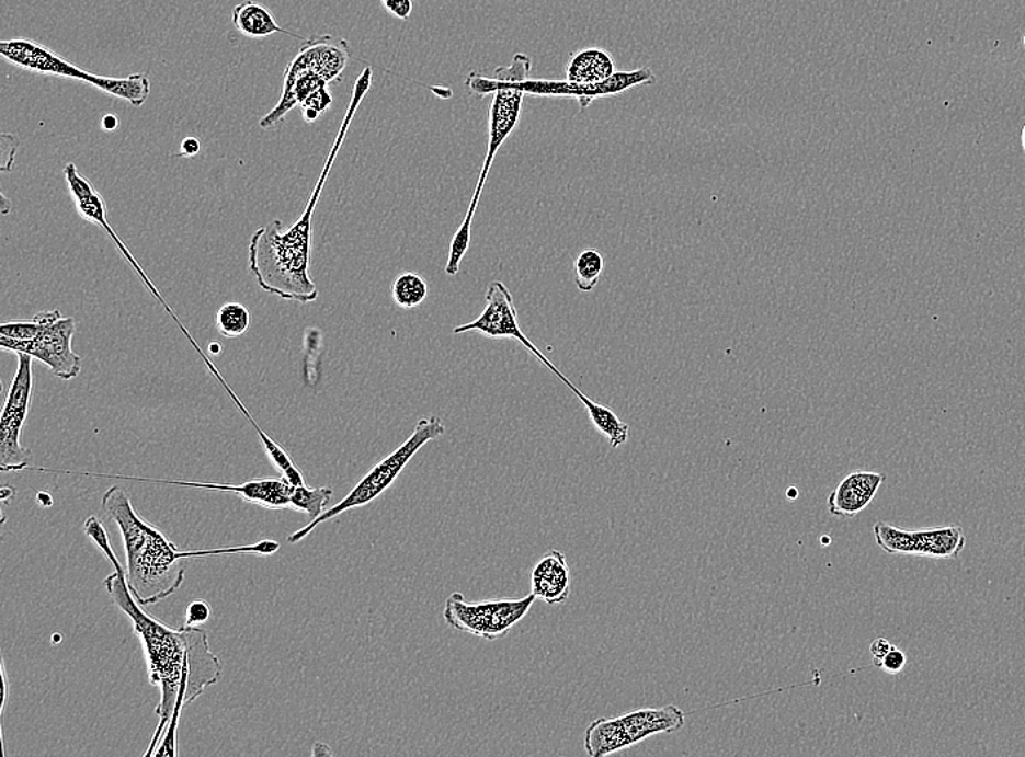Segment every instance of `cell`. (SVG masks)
<instances>
[{"instance_id": "obj_7", "label": "cell", "mask_w": 1025, "mask_h": 757, "mask_svg": "<svg viewBox=\"0 0 1025 757\" xmlns=\"http://www.w3.org/2000/svg\"><path fill=\"white\" fill-rule=\"evenodd\" d=\"M38 331L33 340L18 341L0 335L3 352L26 354L46 365L59 379L72 380L81 374L82 357L73 352L77 325L73 318H65L59 309L42 311L34 317Z\"/></svg>"}, {"instance_id": "obj_28", "label": "cell", "mask_w": 1025, "mask_h": 757, "mask_svg": "<svg viewBox=\"0 0 1025 757\" xmlns=\"http://www.w3.org/2000/svg\"><path fill=\"white\" fill-rule=\"evenodd\" d=\"M212 617L210 605L206 600L191 601L186 608L184 627L197 628L206 623Z\"/></svg>"}, {"instance_id": "obj_38", "label": "cell", "mask_w": 1025, "mask_h": 757, "mask_svg": "<svg viewBox=\"0 0 1025 757\" xmlns=\"http://www.w3.org/2000/svg\"><path fill=\"white\" fill-rule=\"evenodd\" d=\"M15 495V489L13 486L3 485L2 486V500L8 502L9 498H12Z\"/></svg>"}, {"instance_id": "obj_24", "label": "cell", "mask_w": 1025, "mask_h": 757, "mask_svg": "<svg viewBox=\"0 0 1025 757\" xmlns=\"http://www.w3.org/2000/svg\"><path fill=\"white\" fill-rule=\"evenodd\" d=\"M250 324V311L241 303H226L217 311L216 330L226 339L246 334Z\"/></svg>"}, {"instance_id": "obj_13", "label": "cell", "mask_w": 1025, "mask_h": 757, "mask_svg": "<svg viewBox=\"0 0 1025 757\" xmlns=\"http://www.w3.org/2000/svg\"><path fill=\"white\" fill-rule=\"evenodd\" d=\"M657 78L649 68L631 70V72H615L606 81L599 83H574L570 81H531L523 82L526 95L561 96V99H576L581 108L590 107L594 100L624 94L633 88L652 85Z\"/></svg>"}, {"instance_id": "obj_17", "label": "cell", "mask_w": 1025, "mask_h": 757, "mask_svg": "<svg viewBox=\"0 0 1025 757\" xmlns=\"http://www.w3.org/2000/svg\"><path fill=\"white\" fill-rule=\"evenodd\" d=\"M532 595L548 605L563 604L570 596V569L557 549L545 553L532 571Z\"/></svg>"}, {"instance_id": "obj_34", "label": "cell", "mask_w": 1025, "mask_h": 757, "mask_svg": "<svg viewBox=\"0 0 1025 757\" xmlns=\"http://www.w3.org/2000/svg\"><path fill=\"white\" fill-rule=\"evenodd\" d=\"M118 127V118L115 115H105L102 118V128L106 131H114Z\"/></svg>"}, {"instance_id": "obj_33", "label": "cell", "mask_w": 1025, "mask_h": 757, "mask_svg": "<svg viewBox=\"0 0 1025 757\" xmlns=\"http://www.w3.org/2000/svg\"><path fill=\"white\" fill-rule=\"evenodd\" d=\"M200 149H202V145H200L198 139H195V137H186L183 144H181V152L176 153V158L195 157V154L200 152Z\"/></svg>"}, {"instance_id": "obj_23", "label": "cell", "mask_w": 1025, "mask_h": 757, "mask_svg": "<svg viewBox=\"0 0 1025 757\" xmlns=\"http://www.w3.org/2000/svg\"><path fill=\"white\" fill-rule=\"evenodd\" d=\"M429 286L423 277L415 273H403L395 278L392 298L402 309L419 308L428 299Z\"/></svg>"}, {"instance_id": "obj_16", "label": "cell", "mask_w": 1025, "mask_h": 757, "mask_svg": "<svg viewBox=\"0 0 1025 757\" xmlns=\"http://www.w3.org/2000/svg\"><path fill=\"white\" fill-rule=\"evenodd\" d=\"M631 746L656 734H672L685 725V714L676 706L647 708L618 716Z\"/></svg>"}, {"instance_id": "obj_29", "label": "cell", "mask_w": 1025, "mask_h": 757, "mask_svg": "<svg viewBox=\"0 0 1025 757\" xmlns=\"http://www.w3.org/2000/svg\"><path fill=\"white\" fill-rule=\"evenodd\" d=\"M908 658L907 654L898 647H893L886 654V657L881 659V663L878 664V668L889 673V675H899L907 666Z\"/></svg>"}, {"instance_id": "obj_25", "label": "cell", "mask_w": 1025, "mask_h": 757, "mask_svg": "<svg viewBox=\"0 0 1025 757\" xmlns=\"http://www.w3.org/2000/svg\"><path fill=\"white\" fill-rule=\"evenodd\" d=\"M605 260L596 250H585L576 260V286L580 291H592L597 286Z\"/></svg>"}, {"instance_id": "obj_40", "label": "cell", "mask_w": 1025, "mask_h": 757, "mask_svg": "<svg viewBox=\"0 0 1025 757\" xmlns=\"http://www.w3.org/2000/svg\"><path fill=\"white\" fill-rule=\"evenodd\" d=\"M787 497L789 500H796L798 497V490L796 486H791V489L787 490Z\"/></svg>"}, {"instance_id": "obj_37", "label": "cell", "mask_w": 1025, "mask_h": 757, "mask_svg": "<svg viewBox=\"0 0 1025 757\" xmlns=\"http://www.w3.org/2000/svg\"><path fill=\"white\" fill-rule=\"evenodd\" d=\"M0 202H2V206H0V210H2V215L7 216L11 214L12 203L8 200L7 196H4L3 193L0 194Z\"/></svg>"}, {"instance_id": "obj_5", "label": "cell", "mask_w": 1025, "mask_h": 757, "mask_svg": "<svg viewBox=\"0 0 1025 757\" xmlns=\"http://www.w3.org/2000/svg\"><path fill=\"white\" fill-rule=\"evenodd\" d=\"M445 432L446 427L441 418L434 417V415H428V417L421 418L420 422L417 423L411 436L408 437L397 450H394L392 454L386 456L384 460L375 464L340 503L327 508L321 516L310 521L305 528L292 534L291 537L287 538V542L297 543L304 541L319 525L326 524V521L332 520L334 517L343 515V513L348 511H352V508L365 507L367 504H371L373 500L379 497V495L384 494L385 491L394 484L399 473L403 471V468L414 458L417 451H419L421 447L428 445L429 441L436 440V438L443 436Z\"/></svg>"}, {"instance_id": "obj_31", "label": "cell", "mask_w": 1025, "mask_h": 757, "mask_svg": "<svg viewBox=\"0 0 1025 757\" xmlns=\"http://www.w3.org/2000/svg\"><path fill=\"white\" fill-rule=\"evenodd\" d=\"M381 4L390 15L403 21L411 16L412 8H414L412 0H381Z\"/></svg>"}, {"instance_id": "obj_1", "label": "cell", "mask_w": 1025, "mask_h": 757, "mask_svg": "<svg viewBox=\"0 0 1025 757\" xmlns=\"http://www.w3.org/2000/svg\"><path fill=\"white\" fill-rule=\"evenodd\" d=\"M114 573L104 586L114 605L126 613L144 645L150 685L161 690L157 707L159 723L145 756H179L176 729L181 712L220 680V659L208 647L206 631L181 627L179 630L150 617L128 587L126 570L117 555L111 558Z\"/></svg>"}, {"instance_id": "obj_10", "label": "cell", "mask_w": 1025, "mask_h": 757, "mask_svg": "<svg viewBox=\"0 0 1025 757\" xmlns=\"http://www.w3.org/2000/svg\"><path fill=\"white\" fill-rule=\"evenodd\" d=\"M29 471L48 472V473H69V475H83L95 478H114V480L148 482V484H167L180 486H193V489L220 491V493H230L238 495L246 503L257 504L269 511H293L295 512L296 485L284 480V478H264V480L250 481L246 484H213V482H191L172 481L163 478H144L128 475H111V473L79 472V471H59V469L29 467Z\"/></svg>"}, {"instance_id": "obj_39", "label": "cell", "mask_w": 1025, "mask_h": 757, "mask_svg": "<svg viewBox=\"0 0 1025 757\" xmlns=\"http://www.w3.org/2000/svg\"><path fill=\"white\" fill-rule=\"evenodd\" d=\"M208 349H210L212 354H215V356H217V354L221 353V349H224V347H221L220 344L212 343L210 345H208Z\"/></svg>"}, {"instance_id": "obj_9", "label": "cell", "mask_w": 1025, "mask_h": 757, "mask_svg": "<svg viewBox=\"0 0 1025 757\" xmlns=\"http://www.w3.org/2000/svg\"><path fill=\"white\" fill-rule=\"evenodd\" d=\"M33 360L26 354H18V367L11 380L2 418H0V467L2 472H16L29 464L31 454L21 446V434L33 402Z\"/></svg>"}, {"instance_id": "obj_27", "label": "cell", "mask_w": 1025, "mask_h": 757, "mask_svg": "<svg viewBox=\"0 0 1025 757\" xmlns=\"http://www.w3.org/2000/svg\"><path fill=\"white\" fill-rule=\"evenodd\" d=\"M83 530H86L87 537L104 553L106 560L110 561L111 558L115 557L114 549L111 547L109 534H106L104 525H102V521L98 519L96 516L88 517L86 524H83Z\"/></svg>"}, {"instance_id": "obj_21", "label": "cell", "mask_w": 1025, "mask_h": 757, "mask_svg": "<svg viewBox=\"0 0 1025 757\" xmlns=\"http://www.w3.org/2000/svg\"><path fill=\"white\" fill-rule=\"evenodd\" d=\"M232 21L239 33L250 38L269 37V35L276 33L293 35L284 31L282 26L277 24L272 12H270L267 8H264L263 4L252 2V0L239 3L238 7L234 9Z\"/></svg>"}, {"instance_id": "obj_19", "label": "cell", "mask_w": 1025, "mask_h": 757, "mask_svg": "<svg viewBox=\"0 0 1025 757\" xmlns=\"http://www.w3.org/2000/svg\"><path fill=\"white\" fill-rule=\"evenodd\" d=\"M614 73V57L602 48H588L576 53L567 66V81L584 85L606 81Z\"/></svg>"}, {"instance_id": "obj_26", "label": "cell", "mask_w": 1025, "mask_h": 757, "mask_svg": "<svg viewBox=\"0 0 1025 757\" xmlns=\"http://www.w3.org/2000/svg\"><path fill=\"white\" fill-rule=\"evenodd\" d=\"M331 104L332 95L330 90H328V87H323L321 90L315 91L314 94H310L308 99H306L304 103L300 104L305 122H317L319 115L326 113V111L331 107Z\"/></svg>"}, {"instance_id": "obj_15", "label": "cell", "mask_w": 1025, "mask_h": 757, "mask_svg": "<svg viewBox=\"0 0 1025 757\" xmlns=\"http://www.w3.org/2000/svg\"><path fill=\"white\" fill-rule=\"evenodd\" d=\"M352 51L349 43L343 38H334L331 35L308 39L300 47L295 57L305 68L314 70L319 77L326 79L328 83L340 81L345 68H348Z\"/></svg>"}, {"instance_id": "obj_12", "label": "cell", "mask_w": 1025, "mask_h": 757, "mask_svg": "<svg viewBox=\"0 0 1025 757\" xmlns=\"http://www.w3.org/2000/svg\"><path fill=\"white\" fill-rule=\"evenodd\" d=\"M874 538L878 547L891 555L939 558V560L957 558L967 542L965 530L958 526L904 530L886 521H877L874 525Z\"/></svg>"}, {"instance_id": "obj_30", "label": "cell", "mask_w": 1025, "mask_h": 757, "mask_svg": "<svg viewBox=\"0 0 1025 757\" xmlns=\"http://www.w3.org/2000/svg\"><path fill=\"white\" fill-rule=\"evenodd\" d=\"M16 148V136L2 135V146H0V150H2V157H0V171H12L13 163H15Z\"/></svg>"}, {"instance_id": "obj_8", "label": "cell", "mask_w": 1025, "mask_h": 757, "mask_svg": "<svg viewBox=\"0 0 1025 757\" xmlns=\"http://www.w3.org/2000/svg\"><path fill=\"white\" fill-rule=\"evenodd\" d=\"M536 597L529 595L522 599L483 600L469 604L463 593H452L446 599L443 618L447 626L479 636L487 641H497L508 635L510 630L529 612Z\"/></svg>"}, {"instance_id": "obj_32", "label": "cell", "mask_w": 1025, "mask_h": 757, "mask_svg": "<svg viewBox=\"0 0 1025 757\" xmlns=\"http://www.w3.org/2000/svg\"><path fill=\"white\" fill-rule=\"evenodd\" d=\"M895 645L890 644L886 639L874 640L872 645H869V653L873 655L874 666L878 667L881 659L885 658L886 654Z\"/></svg>"}, {"instance_id": "obj_35", "label": "cell", "mask_w": 1025, "mask_h": 757, "mask_svg": "<svg viewBox=\"0 0 1025 757\" xmlns=\"http://www.w3.org/2000/svg\"><path fill=\"white\" fill-rule=\"evenodd\" d=\"M37 502L39 506L46 508L53 506V497L50 494L46 493V491H39V493H37Z\"/></svg>"}, {"instance_id": "obj_6", "label": "cell", "mask_w": 1025, "mask_h": 757, "mask_svg": "<svg viewBox=\"0 0 1025 757\" xmlns=\"http://www.w3.org/2000/svg\"><path fill=\"white\" fill-rule=\"evenodd\" d=\"M0 53L11 64L31 70V72L55 74V77L82 79L83 82L100 88L109 94L128 101L135 107H140L148 100L150 82L144 73L132 74L124 79L98 77L79 69L64 57L48 50L42 44L30 39H11L0 43Z\"/></svg>"}, {"instance_id": "obj_18", "label": "cell", "mask_w": 1025, "mask_h": 757, "mask_svg": "<svg viewBox=\"0 0 1025 757\" xmlns=\"http://www.w3.org/2000/svg\"><path fill=\"white\" fill-rule=\"evenodd\" d=\"M65 179L79 216L92 221V223L102 226L104 229L109 228L104 198L96 192L90 181L81 175L75 163H68L65 167Z\"/></svg>"}, {"instance_id": "obj_36", "label": "cell", "mask_w": 1025, "mask_h": 757, "mask_svg": "<svg viewBox=\"0 0 1025 757\" xmlns=\"http://www.w3.org/2000/svg\"><path fill=\"white\" fill-rule=\"evenodd\" d=\"M331 755H332V752L330 747H328L327 745H323V743H317V745L314 746L312 756H331Z\"/></svg>"}, {"instance_id": "obj_20", "label": "cell", "mask_w": 1025, "mask_h": 757, "mask_svg": "<svg viewBox=\"0 0 1025 757\" xmlns=\"http://www.w3.org/2000/svg\"><path fill=\"white\" fill-rule=\"evenodd\" d=\"M627 734L616 719H599L589 725L584 733V749L589 756L603 757L616 752L629 749Z\"/></svg>"}, {"instance_id": "obj_4", "label": "cell", "mask_w": 1025, "mask_h": 757, "mask_svg": "<svg viewBox=\"0 0 1025 757\" xmlns=\"http://www.w3.org/2000/svg\"><path fill=\"white\" fill-rule=\"evenodd\" d=\"M531 68L529 57L517 53L513 57L512 65L500 66V68L496 69L494 78L481 77V74L475 72L468 77V87L475 94H492L490 124H488V148L472 200H470L463 223L456 230L451 242L449 259H447L446 264L447 276L454 277L459 273L460 263H463L469 248L472 219L475 211H477L479 198L482 196L488 172L491 170L497 152L509 139V136L512 135L514 128L517 127L519 119H521L523 99L526 96L523 82L529 79Z\"/></svg>"}, {"instance_id": "obj_14", "label": "cell", "mask_w": 1025, "mask_h": 757, "mask_svg": "<svg viewBox=\"0 0 1025 757\" xmlns=\"http://www.w3.org/2000/svg\"><path fill=\"white\" fill-rule=\"evenodd\" d=\"M886 475L877 472L856 471L843 478L841 484L829 495V512L833 516L852 519L872 504Z\"/></svg>"}, {"instance_id": "obj_22", "label": "cell", "mask_w": 1025, "mask_h": 757, "mask_svg": "<svg viewBox=\"0 0 1025 757\" xmlns=\"http://www.w3.org/2000/svg\"><path fill=\"white\" fill-rule=\"evenodd\" d=\"M581 404L588 410L590 422L593 423V426L597 428L599 433H602L603 436L610 440L611 446L616 449V447L625 445L629 438V426L627 423L620 422L618 415L610 409V406L597 404L590 400L589 397H585L584 393L579 398Z\"/></svg>"}, {"instance_id": "obj_3", "label": "cell", "mask_w": 1025, "mask_h": 757, "mask_svg": "<svg viewBox=\"0 0 1025 757\" xmlns=\"http://www.w3.org/2000/svg\"><path fill=\"white\" fill-rule=\"evenodd\" d=\"M353 115V113L345 114L343 127L337 137L331 157L323 168L321 179L309 198L304 215L295 221L292 228L284 229L283 221L276 219L252 234L250 272L261 289L280 299L299 303H310L318 299V287L309 276L312 216Z\"/></svg>"}, {"instance_id": "obj_41", "label": "cell", "mask_w": 1025, "mask_h": 757, "mask_svg": "<svg viewBox=\"0 0 1025 757\" xmlns=\"http://www.w3.org/2000/svg\"><path fill=\"white\" fill-rule=\"evenodd\" d=\"M820 542H822V543H824V544H829V543H831V538H828V535H824V537H823L822 539H820Z\"/></svg>"}, {"instance_id": "obj_11", "label": "cell", "mask_w": 1025, "mask_h": 757, "mask_svg": "<svg viewBox=\"0 0 1025 757\" xmlns=\"http://www.w3.org/2000/svg\"><path fill=\"white\" fill-rule=\"evenodd\" d=\"M486 302V309H483L481 316H479L477 320L469 322V324L456 326L454 330L455 334L477 331L481 332L482 335L490 336L492 340H516L532 356L538 358L547 369L551 370L561 382L566 383V387L570 389L572 393L579 391V388L572 385L570 380L553 365V362H549L548 358L544 356L543 352L523 334L522 328L519 325L517 311L516 307H514L512 291L509 290V287L505 286L503 282H492L491 285L488 286Z\"/></svg>"}, {"instance_id": "obj_2", "label": "cell", "mask_w": 1025, "mask_h": 757, "mask_svg": "<svg viewBox=\"0 0 1025 757\" xmlns=\"http://www.w3.org/2000/svg\"><path fill=\"white\" fill-rule=\"evenodd\" d=\"M102 512L118 526L126 551L128 587L141 606H152L174 595L185 580V560L198 557L228 555V553H257L269 557L276 553L280 543L264 539L242 547L180 551L152 524L146 521L133 507L130 497L119 486H111L101 503Z\"/></svg>"}]
</instances>
